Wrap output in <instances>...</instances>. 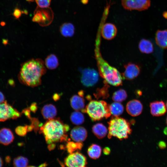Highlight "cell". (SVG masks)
<instances>
[{"mask_svg": "<svg viewBox=\"0 0 167 167\" xmlns=\"http://www.w3.org/2000/svg\"><path fill=\"white\" fill-rule=\"evenodd\" d=\"M70 135L72 139L75 142L81 143L86 139L87 132L84 127L77 126L71 130Z\"/></svg>", "mask_w": 167, "mask_h": 167, "instance_id": "5bb4252c", "label": "cell"}, {"mask_svg": "<svg viewBox=\"0 0 167 167\" xmlns=\"http://www.w3.org/2000/svg\"><path fill=\"white\" fill-rule=\"evenodd\" d=\"M22 113L28 118H30V110L27 109H25L23 110Z\"/></svg>", "mask_w": 167, "mask_h": 167, "instance_id": "836d02e7", "label": "cell"}, {"mask_svg": "<svg viewBox=\"0 0 167 167\" xmlns=\"http://www.w3.org/2000/svg\"><path fill=\"white\" fill-rule=\"evenodd\" d=\"M60 30L63 36L66 37H71L74 34L75 28L71 23H65L61 26Z\"/></svg>", "mask_w": 167, "mask_h": 167, "instance_id": "7402d4cb", "label": "cell"}, {"mask_svg": "<svg viewBox=\"0 0 167 167\" xmlns=\"http://www.w3.org/2000/svg\"><path fill=\"white\" fill-rule=\"evenodd\" d=\"M143 106L141 102L137 100H133L129 101L126 105L127 113L133 116L140 114L143 110Z\"/></svg>", "mask_w": 167, "mask_h": 167, "instance_id": "4fadbf2b", "label": "cell"}, {"mask_svg": "<svg viewBox=\"0 0 167 167\" xmlns=\"http://www.w3.org/2000/svg\"><path fill=\"white\" fill-rule=\"evenodd\" d=\"M45 64L48 69L53 70L56 69L59 65L57 57L54 54H50L45 59Z\"/></svg>", "mask_w": 167, "mask_h": 167, "instance_id": "603a6c76", "label": "cell"}, {"mask_svg": "<svg viewBox=\"0 0 167 167\" xmlns=\"http://www.w3.org/2000/svg\"><path fill=\"white\" fill-rule=\"evenodd\" d=\"M111 114L114 116H118L123 113L124 107L120 102H115L109 105Z\"/></svg>", "mask_w": 167, "mask_h": 167, "instance_id": "d4e9b609", "label": "cell"}, {"mask_svg": "<svg viewBox=\"0 0 167 167\" xmlns=\"http://www.w3.org/2000/svg\"><path fill=\"white\" fill-rule=\"evenodd\" d=\"M27 1H32V0H26Z\"/></svg>", "mask_w": 167, "mask_h": 167, "instance_id": "ee69618b", "label": "cell"}, {"mask_svg": "<svg viewBox=\"0 0 167 167\" xmlns=\"http://www.w3.org/2000/svg\"><path fill=\"white\" fill-rule=\"evenodd\" d=\"M163 15L165 18H167V12H164Z\"/></svg>", "mask_w": 167, "mask_h": 167, "instance_id": "ab89813d", "label": "cell"}, {"mask_svg": "<svg viewBox=\"0 0 167 167\" xmlns=\"http://www.w3.org/2000/svg\"><path fill=\"white\" fill-rule=\"evenodd\" d=\"M125 69L122 74V77L125 79L132 80L136 77L140 72L139 66L136 64L129 63L124 65Z\"/></svg>", "mask_w": 167, "mask_h": 167, "instance_id": "8fae6325", "label": "cell"}, {"mask_svg": "<svg viewBox=\"0 0 167 167\" xmlns=\"http://www.w3.org/2000/svg\"><path fill=\"white\" fill-rule=\"evenodd\" d=\"M103 152L105 155H108L110 152V150L109 148H105L104 149Z\"/></svg>", "mask_w": 167, "mask_h": 167, "instance_id": "8d00e7d4", "label": "cell"}, {"mask_svg": "<svg viewBox=\"0 0 167 167\" xmlns=\"http://www.w3.org/2000/svg\"><path fill=\"white\" fill-rule=\"evenodd\" d=\"M139 48L142 53L147 54L152 53L154 49L152 42L149 40L144 39H142L140 41Z\"/></svg>", "mask_w": 167, "mask_h": 167, "instance_id": "ffe728a7", "label": "cell"}, {"mask_svg": "<svg viewBox=\"0 0 167 167\" xmlns=\"http://www.w3.org/2000/svg\"><path fill=\"white\" fill-rule=\"evenodd\" d=\"M117 29L113 24L109 23L105 24L103 26L101 30L102 36L104 39L110 40L116 36Z\"/></svg>", "mask_w": 167, "mask_h": 167, "instance_id": "9a60e30c", "label": "cell"}, {"mask_svg": "<svg viewBox=\"0 0 167 167\" xmlns=\"http://www.w3.org/2000/svg\"><path fill=\"white\" fill-rule=\"evenodd\" d=\"M5 101L4 95L0 91V104L3 103Z\"/></svg>", "mask_w": 167, "mask_h": 167, "instance_id": "e575fe53", "label": "cell"}, {"mask_svg": "<svg viewBox=\"0 0 167 167\" xmlns=\"http://www.w3.org/2000/svg\"><path fill=\"white\" fill-rule=\"evenodd\" d=\"M3 161L1 158L0 157V167H2L3 166Z\"/></svg>", "mask_w": 167, "mask_h": 167, "instance_id": "74e56055", "label": "cell"}, {"mask_svg": "<svg viewBox=\"0 0 167 167\" xmlns=\"http://www.w3.org/2000/svg\"><path fill=\"white\" fill-rule=\"evenodd\" d=\"M122 5L126 10L142 11L148 9L151 5L150 0H121Z\"/></svg>", "mask_w": 167, "mask_h": 167, "instance_id": "ba28073f", "label": "cell"}, {"mask_svg": "<svg viewBox=\"0 0 167 167\" xmlns=\"http://www.w3.org/2000/svg\"><path fill=\"white\" fill-rule=\"evenodd\" d=\"M99 75L98 73L94 69H84L82 72L81 83L85 87H92L98 82Z\"/></svg>", "mask_w": 167, "mask_h": 167, "instance_id": "9c48e42d", "label": "cell"}, {"mask_svg": "<svg viewBox=\"0 0 167 167\" xmlns=\"http://www.w3.org/2000/svg\"><path fill=\"white\" fill-rule=\"evenodd\" d=\"M71 122L75 125H80L84 122V118L83 114L79 111L73 112L70 116Z\"/></svg>", "mask_w": 167, "mask_h": 167, "instance_id": "484cf974", "label": "cell"}, {"mask_svg": "<svg viewBox=\"0 0 167 167\" xmlns=\"http://www.w3.org/2000/svg\"><path fill=\"white\" fill-rule=\"evenodd\" d=\"M30 109L32 112H35L37 109L36 105L35 104L33 103L32 104L30 107Z\"/></svg>", "mask_w": 167, "mask_h": 167, "instance_id": "d590c367", "label": "cell"}, {"mask_svg": "<svg viewBox=\"0 0 167 167\" xmlns=\"http://www.w3.org/2000/svg\"><path fill=\"white\" fill-rule=\"evenodd\" d=\"M101 147L96 144H92L88 148V154L92 159H96L99 158L101 153Z\"/></svg>", "mask_w": 167, "mask_h": 167, "instance_id": "cb8c5ba5", "label": "cell"}, {"mask_svg": "<svg viewBox=\"0 0 167 167\" xmlns=\"http://www.w3.org/2000/svg\"><path fill=\"white\" fill-rule=\"evenodd\" d=\"M84 111L94 121L99 120L104 118H107L111 114L109 105L103 101H91Z\"/></svg>", "mask_w": 167, "mask_h": 167, "instance_id": "5b68a950", "label": "cell"}, {"mask_svg": "<svg viewBox=\"0 0 167 167\" xmlns=\"http://www.w3.org/2000/svg\"><path fill=\"white\" fill-rule=\"evenodd\" d=\"M158 147L160 149H165L166 147V143L164 141H160L158 143Z\"/></svg>", "mask_w": 167, "mask_h": 167, "instance_id": "d6a6232c", "label": "cell"}, {"mask_svg": "<svg viewBox=\"0 0 167 167\" xmlns=\"http://www.w3.org/2000/svg\"><path fill=\"white\" fill-rule=\"evenodd\" d=\"M37 6L41 8L49 7L51 0H35Z\"/></svg>", "mask_w": 167, "mask_h": 167, "instance_id": "4dcf8cb0", "label": "cell"}, {"mask_svg": "<svg viewBox=\"0 0 167 167\" xmlns=\"http://www.w3.org/2000/svg\"><path fill=\"white\" fill-rule=\"evenodd\" d=\"M41 113L45 119L48 120L53 119L57 114V109L52 104L46 105L42 108Z\"/></svg>", "mask_w": 167, "mask_h": 167, "instance_id": "d6986e66", "label": "cell"}, {"mask_svg": "<svg viewBox=\"0 0 167 167\" xmlns=\"http://www.w3.org/2000/svg\"><path fill=\"white\" fill-rule=\"evenodd\" d=\"M22 14V11L18 7H16L14 10L12 15L15 19H19L21 16Z\"/></svg>", "mask_w": 167, "mask_h": 167, "instance_id": "1f68e13d", "label": "cell"}, {"mask_svg": "<svg viewBox=\"0 0 167 167\" xmlns=\"http://www.w3.org/2000/svg\"><path fill=\"white\" fill-rule=\"evenodd\" d=\"M14 139L13 133L11 130L3 128L0 130V143L7 145L12 143Z\"/></svg>", "mask_w": 167, "mask_h": 167, "instance_id": "2e32d148", "label": "cell"}, {"mask_svg": "<svg viewBox=\"0 0 167 167\" xmlns=\"http://www.w3.org/2000/svg\"><path fill=\"white\" fill-rule=\"evenodd\" d=\"M166 123L167 125V116L166 117Z\"/></svg>", "mask_w": 167, "mask_h": 167, "instance_id": "7bdbcfd3", "label": "cell"}, {"mask_svg": "<svg viewBox=\"0 0 167 167\" xmlns=\"http://www.w3.org/2000/svg\"><path fill=\"white\" fill-rule=\"evenodd\" d=\"M65 165L68 167H83L87 164L86 157L82 153L78 152L71 153L65 159Z\"/></svg>", "mask_w": 167, "mask_h": 167, "instance_id": "30bf717a", "label": "cell"}, {"mask_svg": "<svg viewBox=\"0 0 167 167\" xmlns=\"http://www.w3.org/2000/svg\"><path fill=\"white\" fill-rule=\"evenodd\" d=\"M150 112L153 116L159 117L165 114L166 108L165 102L163 101H155L150 104Z\"/></svg>", "mask_w": 167, "mask_h": 167, "instance_id": "7c38bea8", "label": "cell"}, {"mask_svg": "<svg viewBox=\"0 0 167 167\" xmlns=\"http://www.w3.org/2000/svg\"><path fill=\"white\" fill-rule=\"evenodd\" d=\"M92 131L98 138L102 139L107 135L108 130L107 128L102 124L98 123L93 126Z\"/></svg>", "mask_w": 167, "mask_h": 167, "instance_id": "44dd1931", "label": "cell"}, {"mask_svg": "<svg viewBox=\"0 0 167 167\" xmlns=\"http://www.w3.org/2000/svg\"><path fill=\"white\" fill-rule=\"evenodd\" d=\"M127 97L126 91L123 89H120L113 93L112 99L115 102H121L125 100Z\"/></svg>", "mask_w": 167, "mask_h": 167, "instance_id": "4316f807", "label": "cell"}, {"mask_svg": "<svg viewBox=\"0 0 167 167\" xmlns=\"http://www.w3.org/2000/svg\"><path fill=\"white\" fill-rule=\"evenodd\" d=\"M45 63L41 59H32L21 66L18 79L22 84L31 87H35L41 83V78L46 73Z\"/></svg>", "mask_w": 167, "mask_h": 167, "instance_id": "6da1fadb", "label": "cell"}, {"mask_svg": "<svg viewBox=\"0 0 167 167\" xmlns=\"http://www.w3.org/2000/svg\"><path fill=\"white\" fill-rule=\"evenodd\" d=\"M108 138L112 136L120 140L126 139L131 132L129 122L126 120L118 116H114L108 122Z\"/></svg>", "mask_w": 167, "mask_h": 167, "instance_id": "277c9868", "label": "cell"}, {"mask_svg": "<svg viewBox=\"0 0 167 167\" xmlns=\"http://www.w3.org/2000/svg\"><path fill=\"white\" fill-rule=\"evenodd\" d=\"M95 54L100 75L107 83L114 86H119L122 84V77L119 72L110 65L102 58L99 45L96 44Z\"/></svg>", "mask_w": 167, "mask_h": 167, "instance_id": "7a4b0ae2", "label": "cell"}, {"mask_svg": "<svg viewBox=\"0 0 167 167\" xmlns=\"http://www.w3.org/2000/svg\"><path fill=\"white\" fill-rule=\"evenodd\" d=\"M155 41L156 44L160 48H167V29L158 30L155 36Z\"/></svg>", "mask_w": 167, "mask_h": 167, "instance_id": "e0dca14e", "label": "cell"}, {"mask_svg": "<svg viewBox=\"0 0 167 167\" xmlns=\"http://www.w3.org/2000/svg\"><path fill=\"white\" fill-rule=\"evenodd\" d=\"M53 18L54 13L50 8H41L37 6L34 11L32 21L42 26H45L51 23Z\"/></svg>", "mask_w": 167, "mask_h": 167, "instance_id": "8992f818", "label": "cell"}, {"mask_svg": "<svg viewBox=\"0 0 167 167\" xmlns=\"http://www.w3.org/2000/svg\"><path fill=\"white\" fill-rule=\"evenodd\" d=\"M27 126V125L24 126H18L15 129V131L16 133L21 136H25L28 131Z\"/></svg>", "mask_w": 167, "mask_h": 167, "instance_id": "f546056e", "label": "cell"}, {"mask_svg": "<svg viewBox=\"0 0 167 167\" xmlns=\"http://www.w3.org/2000/svg\"><path fill=\"white\" fill-rule=\"evenodd\" d=\"M81 2L83 4H86L88 2V0H81Z\"/></svg>", "mask_w": 167, "mask_h": 167, "instance_id": "60d3db41", "label": "cell"}, {"mask_svg": "<svg viewBox=\"0 0 167 167\" xmlns=\"http://www.w3.org/2000/svg\"><path fill=\"white\" fill-rule=\"evenodd\" d=\"M164 133L166 135H167V127H165L163 130Z\"/></svg>", "mask_w": 167, "mask_h": 167, "instance_id": "f35d334b", "label": "cell"}, {"mask_svg": "<svg viewBox=\"0 0 167 167\" xmlns=\"http://www.w3.org/2000/svg\"><path fill=\"white\" fill-rule=\"evenodd\" d=\"M20 113L9 105L6 101L0 104V121L10 119H15L20 117Z\"/></svg>", "mask_w": 167, "mask_h": 167, "instance_id": "52a82bcc", "label": "cell"}, {"mask_svg": "<svg viewBox=\"0 0 167 167\" xmlns=\"http://www.w3.org/2000/svg\"><path fill=\"white\" fill-rule=\"evenodd\" d=\"M69 129L68 125L64 124L59 119L54 118L49 119L41 128L48 144L65 140L66 133Z\"/></svg>", "mask_w": 167, "mask_h": 167, "instance_id": "3957f363", "label": "cell"}, {"mask_svg": "<svg viewBox=\"0 0 167 167\" xmlns=\"http://www.w3.org/2000/svg\"><path fill=\"white\" fill-rule=\"evenodd\" d=\"M82 96L80 95H75L71 98V105L74 109L76 111L84 110V100Z\"/></svg>", "mask_w": 167, "mask_h": 167, "instance_id": "ac0fdd59", "label": "cell"}, {"mask_svg": "<svg viewBox=\"0 0 167 167\" xmlns=\"http://www.w3.org/2000/svg\"><path fill=\"white\" fill-rule=\"evenodd\" d=\"M83 144L80 142H69L66 144V148L68 152L71 153L78 149H81Z\"/></svg>", "mask_w": 167, "mask_h": 167, "instance_id": "f1b7e54d", "label": "cell"}, {"mask_svg": "<svg viewBox=\"0 0 167 167\" xmlns=\"http://www.w3.org/2000/svg\"><path fill=\"white\" fill-rule=\"evenodd\" d=\"M166 109H167V101L166 102Z\"/></svg>", "mask_w": 167, "mask_h": 167, "instance_id": "b9f144b4", "label": "cell"}, {"mask_svg": "<svg viewBox=\"0 0 167 167\" xmlns=\"http://www.w3.org/2000/svg\"><path fill=\"white\" fill-rule=\"evenodd\" d=\"M28 163V160L27 158L19 156L14 159L13 165L14 167H25L27 166Z\"/></svg>", "mask_w": 167, "mask_h": 167, "instance_id": "83f0119b", "label": "cell"}]
</instances>
